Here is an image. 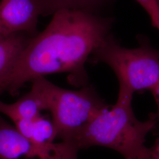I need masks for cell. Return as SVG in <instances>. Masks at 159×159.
Listing matches in <instances>:
<instances>
[{"mask_svg":"<svg viewBox=\"0 0 159 159\" xmlns=\"http://www.w3.org/2000/svg\"><path fill=\"white\" fill-rule=\"evenodd\" d=\"M43 16L53 15L61 10H76L97 14L108 0H39Z\"/></svg>","mask_w":159,"mask_h":159,"instance_id":"cell-9","label":"cell"},{"mask_svg":"<svg viewBox=\"0 0 159 159\" xmlns=\"http://www.w3.org/2000/svg\"><path fill=\"white\" fill-rule=\"evenodd\" d=\"M146 12L154 27L159 31V7L157 0H136Z\"/></svg>","mask_w":159,"mask_h":159,"instance_id":"cell-11","label":"cell"},{"mask_svg":"<svg viewBox=\"0 0 159 159\" xmlns=\"http://www.w3.org/2000/svg\"><path fill=\"white\" fill-rule=\"evenodd\" d=\"M144 159H159V137L153 146L148 148Z\"/></svg>","mask_w":159,"mask_h":159,"instance_id":"cell-12","label":"cell"},{"mask_svg":"<svg viewBox=\"0 0 159 159\" xmlns=\"http://www.w3.org/2000/svg\"><path fill=\"white\" fill-rule=\"evenodd\" d=\"M157 4H158V6H159V0H157Z\"/></svg>","mask_w":159,"mask_h":159,"instance_id":"cell-14","label":"cell"},{"mask_svg":"<svg viewBox=\"0 0 159 159\" xmlns=\"http://www.w3.org/2000/svg\"><path fill=\"white\" fill-rule=\"evenodd\" d=\"M28 139L41 144H50L56 142L57 131L52 120L47 119L41 114L34 118L32 121Z\"/></svg>","mask_w":159,"mask_h":159,"instance_id":"cell-10","label":"cell"},{"mask_svg":"<svg viewBox=\"0 0 159 159\" xmlns=\"http://www.w3.org/2000/svg\"><path fill=\"white\" fill-rule=\"evenodd\" d=\"M78 151L64 141L50 144L34 142L0 115V159H78Z\"/></svg>","mask_w":159,"mask_h":159,"instance_id":"cell-5","label":"cell"},{"mask_svg":"<svg viewBox=\"0 0 159 159\" xmlns=\"http://www.w3.org/2000/svg\"><path fill=\"white\" fill-rule=\"evenodd\" d=\"M33 37L24 33L0 36V82L10 72Z\"/></svg>","mask_w":159,"mask_h":159,"instance_id":"cell-7","label":"cell"},{"mask_svg":"<svg viewBox=\"0 0 159 159\" xmlns=\"http://www.w3.org/2000/svg\"><path fill=\"white\" fill-rule=\"evenodd\" d=\"M31 89L39 96L44 110L50 112L57 139L68 141L98 114L110 106L92 86L71 90L54 84L44 77L31 81Z\"/></svg>","mask_w":159,"mask_h":159,"instance_id":"cell-3","label":"cell"},{"mask_svg":"<svg viewBox=\"0 0 159 159\" xmlns=\"http://www.w3.org/2000/svg\"><path fill=\"white\" fill-rule=\"evenodd\" d=\"M43 16L39 0H1L0 36L24 33L35 36Z\"/></svg>","mask_w":159,"mask_h":159,"instance_id":"cell-6","label":"cell"},{"mask_svg":"<svg viewBox=\"0 0 159 159\" xmlns=\"http://www.w3.org/2000/svg\"><path fill=\"white\" fill-rule=\"evenodd\" d=\"M93 63H104L113 70L119 90L131 94L152 90L159 80V50L143 43L129 48L110 34L89 58Z\"/></svg>","mask_w":159,"mask_h":159,"instance_id":"cell-4","label":"cell"},{"mask_svg":"<svg viewBox=\"0 0 159 159\" xmlns=\"http://www.w3.org/2000/svg\"><path fill=\"white\" fill-rule=\"evenodd\" d=\"M43 110H45L41 100L32 89L14 103L7 104L0 100V113L6 115L13 123L34 119Z\"/></svg>","mask_w":159,"mask_h":159,"instance_id":"cell-8","label":"cell"},{"mask_svg":"<svg viewBox=\"0 0 159 159\" xmlns=\"http://www.w3.org/2000/svg\"><path fill=\"white\" fill-rule=\"evenodd\" d=\"M152 92V94L153 95L154 97L155 98V100L157 103V112L156 114V117L157 121V123H159V80L157 84L155 85V87L151 90Z\"/></svg>","mask_w":159,"mask_h":159,"instance_id":"cell-13","label":"cell"},{"mask_svg":"<svg viewBox=\"0 0 159 159\" xmlns=\"http://www.w3.org/2000/svg\"><path fill=\"white\" fill-rule=\"evenodd\" d=\"M133 94L119 90L113 106L98 114L67 143L79 150L93 146L109 148L121 154L125 159H144L148 134L157 124L156 114L140 121L132 108Z\"/></svg>","mask_w":159,"mask_h":159,"instance_id":"cell-2","label":"cell"},{"mask_svg":"<svg viewBox=\"0 0 159 159\" xmlns=\"http://www.w3.org/2000/svg\"><path fill=\"white\" fill-rule=\"evenodd\" d=\"M113 20L96 13L61 10L30 41L10 72L0 82V94L17 95L25 84L48 74L67 73L69 81L85 86L84 64L108 37Z\"/></svg>","mask_w":159,"mask_h":159,"instance_id":"cell-1","label":"cell"}]
</instances>
